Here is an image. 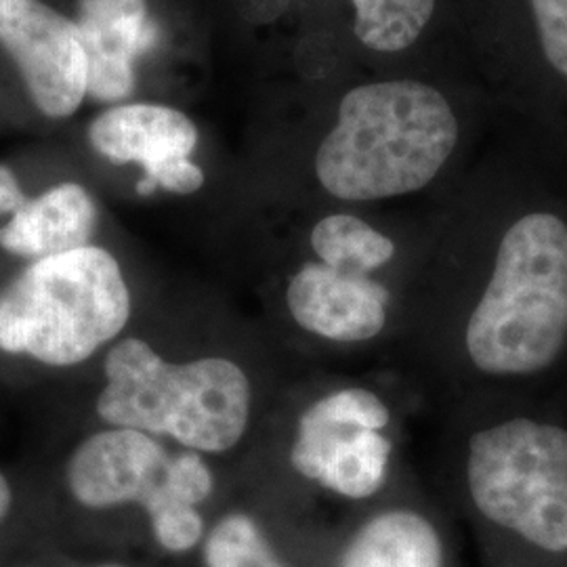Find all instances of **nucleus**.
<instances>
[{
    "mask_svg": "<svg viewBox=\"0 0 567 567\" xmlns=\"http://www.w3.org/2000/svg\"><path fill=\"white\" fill-rule=\"evenodd\" d=\"M444 419L447 498L484 567H567V404L466 405Z\"/></svg>",
    "mask_w": 567,
    "mask_h": 567,
    "instance_id": "obj_1",
    "label": "nucleus"
},
{
    "mask_svg": "<svg viewBox=\"0 0 567 567\" xmlns=\"http://www.w3.org/2000/svg\"><path fill=\"white\" fill-rule=\"evenodd\" d=\"M461 137L446 97L425 82H370L351 89L316 152V179L344 203L402 198L429 187Z\"/></svg>",
    "mask_w": 567,
    "mask_h": 567,
    "instance_id": "obj_2",
    "label": "nucleus"
},
{
    "mask_svg": "<svg viewBox=\"0 0 567 567\" xmlns=\"http://www.w3.org/2000/svg\"><path fill=\"white\" fill-rule=\"evenodd\" d=\"M103 381L95 412L105 426L168 437L200 454H225L250 425V379L224 355L173 364L147 341L126 337L107 349Z\"/></svg>",
    "mask_w": 567,
    "mask_h": 567,
    "instance_id": "obj_3",
    "label": "nucleus"
},
{
    "mask_svg": "<svg viewBox=\"0 0 567 567\" xmlns=\"http://www.w3.org/2000/svg\"><path fill=\"white\" fill-rule=\"evenodd\" d=\"M131 316L118 259L89 244L30 261L0 288V351L74 368L114 343Z\"/></svg>",
    "mask_w": 567,
    "mask_h": 567,
    "instance_id": "obj_4",
    "label": "nucleus"
},
{
    "mask_svg": "<svg viewBox=\"0 0 567 567\" xmlns=\"http://www.w3.org/2000/svg\"><path fill=\"white\" fill-rule=\"evenodd\" d=\"M393 408L362 385L322 393L297 419L290 465L299 477L349 503L377 498L395 461Z\"/></svg>",
    "mask_w": 567,
    "mask_h": 567,
    "instance_id": "obj_5",
    "label": "nucleus"
},
{
    "mask_svg": "<svg viewBox=\"0 0 567 567\" xmlns=\"http://www.w3.org/2000/svg\"><path fill=\"white\" fill-rule=\"evenodd\" d=\"M0 44L47 118H68L81 107L86 60L76 21L42 0H0Z\"/></svg>",
    "mask_w": 567,
    "mask_h": 567,
    "instance_id": "obj_6",
    "label": "nucleus"
},
{
    "mask_svg": "<svg viewBox=\"0 0 567 567\" xmlns=\"http://www.w3.org/2000/svg\"><path fill=\"white\" fill-rule=\"evenodd\" d=\"M402 301L374 274L337 269L322 261L301 265L286 284V309L305 334L332 344H368L395 324Z\"/></svg>",
    "mask_w": 567,
    "mask_h": 567,
    "instance_id": "obj_7",
    "label": "nucleus"
},
{
    "mask_svg": "<svg viewBox=\"0 0 567 567\" xmlns=\"http://www.w3.org/2000/svg\"><path fill=\"white\" fill-rule=\"evenodd\" d=\"M171 456L163 442L147 433L105 426L74 447L65 484L72 498L91 511L143 507L163 486Z\"/></svg>",
    "mask_w": 567,
    "mask_h": 567,
    "instance_id": "obj_8",
    "label": "nucleus"
},
{
    "mask_svg": "<svg viewBox=\"0 0 567 567\" xmlns=\"http://www.w3.org/2000/svg\"><path fill=\"white\" fill-rule=\"evenodd\" d=\"M79 39L86 60V97L126 100L135 91V61L156 41L145 0H79Z\"/></svg>",
    "mask_w": 567,
    "mask_h": 567,
    "instance_id": "obj_9",
    "label": "nucleus"
},
{
    "mask_svg": "<svg viewBox=\"0 0 567 567\" xmlns=\"http://www.w3.org/2000/svg\"><path fill=\"white\" fill-rule=\"evenodd\" d=\"M89 142L112 163L140 164L143 177L137 183V194L147 196V185L163 166L194 154L198 128L175 107L126 103L91 122Z\"/></svg>",
    "mask_w": 567,
    "mask_h": 567,
    "instance_id": "obj_10",
    "label": "nucleus"
},
{
    "mask_svg": "<svg viewBox=\"0 0 567 567\" xmlns=\"http://www.w3.org/2000/svg\"><path fill=\"white\" fill-rule=\"evenodd\" d=\"M334 567H454L450 532L425 505H391L355 527Z\"/></svg>",
    "mask_w": 567,
    "mask_h": 567,
    "instance_id": "obj_11",
    "label": "nucleus"
},
{
    "mask_svg": "<svg viewBox=\"0 0 567 567\" xmlns=\"http://www.w3.org/2000/svg\"><path fill=\"white\" fill-rule=\"evenodd\" d=\"M97 204L81 183H60L28 198L0 227V248L21 259H44L89 246L97 229Z\"/></svg>",
    "mask_w": 567,
    "mask_h": 567,
    "instance_id": "obj_12",
    "label": "nucleus"
},
{
    "mask_svg": "<svg viewBox=\"0 0 567 567\" xmlns=\"http://www.w3.org/2000/svg\"><path fill=\"white\" fill-rule=\"evenodd\" d=\"M318 261L360 274L383 271L398 257V244L358 215L332 213L313 225L309 236Z\"/></svg>",
    "mask_w": 567,
    "mask_h": 567,
    "instance_id": "obj_13",
    "label": "nucleus"
},
{
    "mask_svg": "<svg viewBox=\"0 0 567 567\" xmlns=\"http://www.w3.org/2000/svg\"><path fill=\"white\" fill-rule=\"evenodd\" d=\"M355 37L381 53L404 51L419 41L437 0H351Z\"/></svg>",
    "mask_w": 567,
    "mask_h": 567,
    "instance_id": "obj_14",
    "label": "nucleus"
},
{
    "mask_svg": "<svg viewBox=\"0 0 567 567\" xmlns=\"http://www.w3.org/2000/svg\"><path fill=\"white\" fill-rule=\"evenodd\" d=\"M204 567H290L264 527L243 511H231L206 532Z\"/></svg>",
    "mask_w": 567,
    "mask_h": 567,
    "instance_id": "obj_15",
    "label": "nucleus"
},
{
    "mask_svg": "<svg viewBox=\"0 0 567 567\" xmlns=\"http://www.w3.org/2000/svg\"><path fill=\"white\" fill-rule=\"evenodd\" d=\"M142 508L147 515L156 545L166 553L185 555L203 547L208 527L200 508L173 501L164 494L163 486Z\"/></svg>",
    "mask_w": 567,
    "mask_h": 567,
    "instance_id": "obj_16",
    "label": "nucleus"
},
{
    "mask_svg": "<svg viewBox=\"0 0 567 567\" xmlns=\"http://www.w3.org/2000/svg\"><path fill=\"white\" fill-rule=\"evenodd\" d=\"M163 489L173 501L200 508L215 489V475L204 454L194 450L173 454L164 473Z\"/></svg>",
    "mask_w": 567,
    "mask_h": 567,
    "instance_id": "obj_17",
    "label": "nucleus"
},
{
    "mask_svg": "<svg viewBox=\"0 0 567 567\" xmlns=\"http://www.w3.org/2000/svg\"><path fill=\"white\" fill-rule=\"evenodd\" d=\"M548 63L567 79V0H529Z\"/></svg>",
    "mask_w": 567,
    "mask_h": 567,
    "instance_id": "obj_18",
    "label": "nucleus"
},
{
    "mask_svg": "<svg viewBox=\"0 0 567 567\" xmlns=\"http://www.w3.org/2000/svg\"><path fill=\"white\" fill-rule=\"evenodd\" d=\"M204 171L194 163L192 158H179V161H173V163L163 166L154 179L147 185V196H152L156 189H164V192H171V194H196L198 189H203Z\"/></svg>",
    "mask_w": 567,
    "mask_h": 567,
    "instance_id": "obj_19",
    "label": "nucleus"
},
{
    "mask_svg": "<svg viewBox=\"0 0 567 567\" xmlns=\"http://www.w3.org/2000/svg\"><path fill=\"white\" fill-rule=\"evenodd\" d=\"M25 203L28 196L23 194L16 173L7 164H0V217L16 215Z\"/></svg>",
    "mask_w": 567,
    "mask_h": 567,
    "instance_id": "obj_20",
    "label": "nucleus"
},
{
    "mask_svg": "<svg viewBox=\"0 0 567 567\" xmlns=\"http://www.w3.org/2000/svg\"><path fill=\"white\" fill-rule=\"evenodd\" d=\"M11 507H13V489H11L9 480L4 477V473L0 471V524L11 513Z\"/></svg>",
    "mask_w": 567,
    "mask_h": 567,
    "instance_id": "obj_21",
    "label": "nucleus"
},
{
    "mask_svg": "<svg viewBox=\"0 0 567 567\" xmlns=\"http://www.w3.org/2000/svg\"><path fill=\"white\" fill-rule=\"evenodd\" d=\"M97 567H126V566H118V564H103V566Z\"/></svg>",
    "mask_w": 567,
    "mask_h": 567,
    "instance_id": "obj_22",
    "label": "nucleus"
}]
</instances>
